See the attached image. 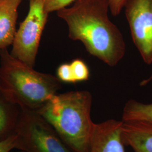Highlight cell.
Returning a JSON list of instances; mask_svg holds the SVG:
<instances>
[{
  "mask_svg": "<svg viewBox=\"0 0 152 152\" xmlns=\"http://www.w3.org/2000/svg\"><path fill=\"white\" fill-rule=\"evenodd\" d=\"M108 0H77L56 13L66 23L71 39L81 42L89 54L114 66L125 56L126 44L110 20Z\"/></svg>",
  "mask_w": 152,
  "mask_h": 152,
  "instance_id": "6da1fadb",
  "label": "cell"
},
{
  "mask_svg": "<svg viewBox=\"0 0 152 152\" xmlns=\"http://www.w3.org/2000/svg\"><path fill=\"white\" fill-rule=\"evenodd\" d=\"M61 88L57 77L36 71L0 50V94L20 109L38 111Z\"/></svg>",
  "mask_w": 152,
  "mask_h": 152,
  "instance_id": "7a4b0ae2",
  "label": "cell"
},
{
  "mask_svg": "<svg viewBox=\"0 0 152 152\" xmlns=\"http://www.w3.org/2000/svg\"><path fill=\"white\" fill-rule=\"evenodd\" d=\"M92 97L87 91L57 94L38 112L74 152H88L95 123L91 118Z\"/></svg>",
  "mask_w": 152,
  "mask_h": 152,
  "instance_id": "3957f363",
  "label": "cell"
},
{
  "mask_svg": "<svg viewBox=\"0 0 152 152\" xmlns=\"http://www.w3.org/2000/svg\"><path fill=\"white\" fill-rule=\"evenodd\" d=\"M14 134L22 152H74L36 111L20 109Z\"/></svg>",
  "mask_w": 152,
  "mask_h": 152,
  "instance_id": "277c9868",
  "label": "cell"
},
{
  "mask_svg": "<svg viewBox=\"0 0 152 152\" xmlns=\"http://www.w3.org/2000/svg\"><path fill=\"white\" fill-rule=\"evenodd\" d=\"M29 1L27 15L16 30L10 54L27 65L34 67L49 13L44 8L42 0Z\"/></svg>",
  "mask_w": 152,
  "mask_h": 152,
  "instance_id": "5b68a950",
  "label": "cell"
},
{
  "mask_svg": "<svg viewBox=\"0 0 152 152\" xmlns=\"http://www.w3.org/2000/svg\"><path fill=\"white\" fill-rule=\"evenodd\" d=\"M133 42L143 61L152 63V0H126L124 7Z\"/></svg>",
  "mask_w": 152,
  "mask_h": 152,
  "instance_id": "8992f818",
  "label": "cell"
},
{
  "mask_svg": "<svg viewBox=\"0 0 152 152\" xmlns=\"http://www.w3.org/2000/svg\"><path fill=\"white\" fill-rule=\"evenodd\" d=\"M122 121L109 120L95 124L88 152H125L121 132Z\"/></svg>",
  "mask_w": 152,
  "mask_h": 152,
  "instance_id": "52a82bcc",
  "label": "cell"
},
{
  "mask_svg": "<svg viewBox=\"0 0 152 152\" xmlns=\"http://www.w3.org/2000/svg\"><path fill=\"white\" fill-rule=\"evenodd\" d=\"M121 136L125 145L135 152H152V125L141 122H123Z\"/></svg>",
  "mask_w": 152,
  "mask_h": 152,
  "instance_id": "ba28073f",
  "label": "cell"
},
{
  "mask_svg": "<svg viewBox=\"0 0 152 152\" xmlns=\"http://www.w3.org/2000/svg\"><path fill=\"white\" fill-rule=\"evenodd\" d=\"M23 0H0V50L12 44L16 32L18 8Z\"/></svg>",
  "mask_w": 152,
  "mask_h": 152,
  "instance_id": "9c48e42d",
  "label": "cell"
},
{
  "mask_svg": "<svg viewBox=\"0 0 152 152\" xmlns=\"http://www.w3.org/2000/svg\"><path fill=\"white\" fill-rule=\"evenodd\" d=\"M20 109L0 94V141L14 134Z\"/></svg>",
  "mask_w": 152,
  "mask_h": 152,
  "instance_id": "30bf717a",
  "label": "cell"
},
{
  "mask_svg": "<svg viewBox=\"0 0 152 152\" xmlns=\"http://www.w3.org/2000/svg\"><path fill=\"white\" fill-rule=\"evenodd\" d=\"M123 122H141L152 125V103L145 104L130 100L123 110Z\"/></svg>",
  "mask_w": 152,
  "mask_h": 152,
  "instance_id": "8fae6325",
  "label": "cell"
},
{
  "mask_svg": "<svg viewBox=\"0 0 152 152\" xmlns=\"http://www.w3.org/2000/svg\"><path fill=\"white\" fill-rule=\"evenodd\" d=\"M70 64L71 72L74 83L87 81L90 77V70L84 61L77 59Z\"/></svg>",
  "mask_w": 152,
  "mask_h": 152,
  "instance_id": "7c38bea8",
  "label": "cell"
},
{
  "mask_svg": "<svg viewBox=\"0 0 152 152\" xmlns=\"http://www.w3.org/2000/svg\"><path fill=\"white\" fill-rule=\"evenodd\" d=\"M77 0H42L44 8L48 13L57 12L68 7Z\"/></svg>",
  "mask_w": 152,
  "mask_h": 152,
  "instance_id": "4fadbf2b",
  "label": "cell"
},
{
  "mask_svg": "<svg viewBox=\"0 0 152 152\" xmlns=\"http://www.w3.org/2000/svg\"><path fill=\"white\" fill-rule=\"evenodd\" d=\"M57 77L61 82L74 83L70 64H63L58 68Z\"/></svg>",
  "mask_w": 152,
  "mask_h": 152,
  "instance_id": "5bb4252c",
  "label": "cell"
},
{
  "mask_svg": "<svg viewBox=\"0 0 152 152\" xmlns=\"http://www.w3.org/2000/svg\"><path fill=\"white\" fill-rule=\"evenodd\" d=\"M16 142V135L10 136L4 141H0V152H9L15 149Z\"/></svg>",
  "mask_w": 152,
  "mask_h": 152,
  "instance_id": "9a60e30c",
  "label": "cell"
},
{
  "mask_svg": "<svg viewBox=\"0 0 152 152\" xmlns=\"http://www.w3.org/2000/svg\"><path fill=\"white\" fill-rule=\"evenodd\" d=\"M126 0H108L109 10L113 16H117L124 7Z\"/></svg>",
  "mask_w": 152,
  "mask_h": 152,
  "instance_id": "2e32d148",
  "label": "cell"
},
{
  "mask_svg": "<svg viewBox=\"0 0 152 152\" xmlns=\"http://www.w3.org/2000/svg\"><path fill=\"white\" fill-rule=\"evenodd\" d=\"M152 81V74L151 76H150L148 78H147V79H145V80H142V81L140 82V85L142 86H145V85H147L148 83H149L150 82Z\"/></svg>",
  "mask_w": 152,
  "mask_h": 152,
  "instance_id": "e0dca14e",
  "label": "cell"
},
{
  "mask_svg": "<svg viewBox=\"0 0 152 152\" xmlns=\"http://www.w3.org/2000/svg\"></svg>",
  "mask_w": 152,
  "mask_h": 152,
  "instance_id": "ac0fdd59",
  "label": "cell"
}]
</instances>
